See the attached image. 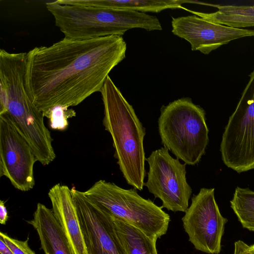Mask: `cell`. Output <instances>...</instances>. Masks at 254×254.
Here are the masks:
<instances>
[{"instance_id": "1", "label": "cell", "mask_w": 254, "mask_h": 254, "mask_svg": "<svg viewBox=\"0 0 254 254\" xmlns=\"http://www.w3.org/2000/svg\"><path fill=\"white\" fill-rule=\"evenodd\" d=\"M122 36L92 39L64 38L27 52L25 81L35 107L45 113L69 108L100 92L110 72L126 58Z\"/></svg>"}, {"instance_id": "2", "label": "cell", "mask_w": 254, "mask_h": 254, "mask_svg": "<svg viewBox=\"0 0 254 254\" xmlns=\"http://www.w3.org/2000/svg\"><path fill=\"white\" fill-rule=\"evenodd\" d=\"M100 92L104 105L103 124L111 135L114 157L127 183L142 190L146 177L145 128L109 76Z\"/></svg>"}, {"instance_id": "3", "label": "cell", "mask_w": 254, "mask_h": 254, "mask_svg": "<svg viewBox=\"0 0 254 254\" xmlns=\"http://www.w3.org/2000/svg\"><path fill=\"white\" fill-rule=\"evenodd\" d=\"M45 5L53 16L56 26L68 39L122 36L133 28L148 31L162 29L157 17L142 12L85 5L70 0L47 2Z\"/></svg>"}, {"instance_id": "4", "label": "cell", "mask_w": 254, "mask_h": 254, "mask_svg": "<svg viewBox=\"0 0 254 254\" xmlns=\"http://www.w3.org/2000/svg\"><path fill=\"white\" fill-rule=\"evenodd\" d=\"M161 143L186 165H195L205 152L209 130L205 112L189 97L163 106L158 120Z\"/></svg>"}, {"instance_id": "5", "label": "cell", "mask_w": 254, "mask_h": 254, "mask_svg": "<svg viewBox=\"0 0 254 254\" xmlns=\"http://www.w3.org/2000/svg\"><path fill=\"white\" fill-rule=\"evenodd\" d=\"M136 190L123 189L100 180L82 192L111 217L126 222L149 236L160 238L166 234L170 216L161 206L141 197Z\"/></svg>"}, {"instance_id": "6", "label": "cell", "mask_w": 254, "mask_h": 254, "mask_svg": "<svg viewBox=\"0 0 254 254\" xmlns=\"http://www.w3.org/2000/svg\"><path fill=\"white\" fill-rule=\"evenodd\" d=\"M249 76L220 145L224 163L238 173L254 169V69Z\"/></svg>"}, {"instance_id": "7", "label": "cell", "mask_w": 254, "mask_h": 254, "mask_svg": "<svg viewBox=\"0 0 254 254\" xmlns=\"http://www.w3.org/2000/svg\"><path fill=\"white\" fill-rule=\"evenodd\" d=\"M146 161L149 171L144 186L162 201V208L185 212L192 193L187 181L186 164L172 157L165 147L153 151Z\"/></svg>"}, {"instance_id": "8", "label": "cell", "mask_w": 254, "mask_h": 254, "mask_svg": "<svg viewBox=\"0 0 254 254\" xmlns=\"http://www.w3.org/2000/svg\"><path fill=\"white\" fill-rule=\"evenodd\" d=\"M189 241L197 250L218 254L227 219L221 214L214 197V189H200L182 219Z\"/></svg>"}, {"instance_id": "9", "label": "cell", "mask_w": 254, "mask_h": 254, "mask_svg": "<svg viewBox=\"0 0 254 254\" xmlns=\"http://www.w3.org/2000/svg\"><path fill=\"white\" fill-rule=\"evenodd\" d=\"M37 161L26 140L4 115H0V176L7 178L16 189L27 191L35 182L34 165Z\"/></svg>"}, {"instance_id": "10", "label": "cell", "mask_w": 254, "mask_h": 254, "mask_svg": "<svg viewBox=\"0 0 254 254\" xmlns=\"http://www.w3.org/2000/svg\"><path fill=\"white\" fill-rule=\"evenodd\" d=\"M76 208L88 254H127L115 229L112 218L73 187Z\"/></svg>"}, {"instance_id": "11", "label": "cell", "mask_w": 254, "mask_h": 254, "mask_svg": "<svg viewBox=\"0 0 254 254\" xmlns=\"http://www.w3.org/2000/svg\"><path fill=\"white\" fill-rule=\"evenodd\" d=\"M172 33L190 43L192 51L208 55L237 39L254 36V30L233 28L195 15L172 17Z\"/></svg>"}, {"instance_id": "12", "label": "cell", "mask_w": 254, "mask_h": 254, "mask_svg": "<svg viewBox=\"0 0 254 254\" xmlns=\"http://www.w3.org/2000/svg\"><path fill=\"white\" fill-rule=\"evenodd\" d=\"M52 211L69 243L73 254H88L71 189L57 184L48 192Z\"/></svg>"}, {"instance_id": "13", "label": "cell", "mask_w": 254, "mask_h": 254, "mask_svg": "<svg viewBox=\"0 0 254 254\" xmlns=\"http://www.w3.org/2000/svg\"><path fill=\"white\" fill-rule=\"evenodd\" d=\"M37 231L45 254H73L69 243L52 209L38 203L28 221Z\"/></svg>"}, {"instance_id": "14", "label": "cell", "mask_w": 254, "mask_h": 254, "mask_svg": "<svg viewBox=\"0 0 254 254\" xmlns=\"http://www.w3.org/2000/svg\"><path fill=\"white\" fill-rule=\"evenodd\" d=\"M74 3L92 6L117 9L159 12L167 9L186 8L185 3H196L195 1L185 0H70Z\"/></svg>"}, {"instance_id": "15", "label": "cell", "mask_w": 254, "mask_h": 254, "mask_svg": "<svg viewBox=\"0 0 254 254\" xmlns=\"http://www.w3.org/2000/svg\"><path fill=\"white\" fill-rule=\"evenodd\" d=\"M207 5L216 7L218 10L211 13L186 10L209 21L233 28L254 26V5Z\"/></svg>"}, {"instance_id": "16", "label": "cell", "mask_w": 254, "mask_h": 254, "mask_svg": "<svg viewBox=\"0 0 254 254\" xmlns=\"http://www.w3.org/2000/svg\"><path fill=\"white\" fill-rule=\"evenodd\" d=\"M112 218V217H111ZM117 234L127 254H158L156 236L150 237L138 229L112 218Z\"/></svg>"}, {"instance_id": "17", "label": "cell", "mask_w": 254, "mask_h": 254, "mask_svg": "<svg viewBox=\"0 0 254 254\" xmlns=\"http://www.w3.org/2000/svg\"><path fill=\"white\" fill-rule=\"evenodd\" d=\"M230 204L242 226L254 231V191L237 187Z\"/></svg>"}, {"instance_id": "18", "label": "cell", "mask_w": 254, "mask_h": 254, "mask_svg": "<svg viewBox=\"0 0 254 254\" xmlns=\"http://www.w3.org/2000/svg\"><path fill=\"white\" fill-rule=\"evenodd\" d=\"M43 115L44 117L49 119V126L52 129L64 130L68 127V119L75 116L76 113L74 111L67 107L57 106Z\"/></svg>"}, {"instance_id": "19", "label": "cell", "mask_w": 254, "mask_h": 254, "mask_svg": "<svg viewBox=\"0 0 254 254\" xmlns=\"http://www.w3.org/2000/svg\"><path fill=\"white\" fill-rule=\"evenodd\" d=\"M0 238L14 254H36L28 245V238L25 241H20L11 238L2 232L0 233Z\"/></svg>"}, {"instance_id": "20", "label": "cell", "mask_w": 254, "mask_h": 254, "mask_svg": "<svg viewBox=\"0 0 254 254\" xmlns=\"http://www.w3.org/2000/svg\"><path fill=\"white\" fill-rule=\"evenodd\" d=\"M234 254H254V245L250 246L241 240L236 241Z\"/></svg>"}, {"instance_id": "21", "label": "cell", "mask_w": 254, "mask_h": 254, "mask_svg": "<svg viewBox=\"0 0 254 254\" xmlns=\"http://www.w3.org/2000/svg\"><path fill=\"white\" fill-rule=\"evenodd\" d=\"M8 219L7 209L5 206L4 201L0 200V223L5 225Z\"/></svg>"}, {"instance_id": "22", "label": "cell", "mask_w": 254, "mask_h": 254, "mask_svg": "<svg viewBox=\"0 0 254 254\" xmlns=\"http://www.w3.org/2000/svg\"><path fill=\"white\" fill-rule=\"evenodd\" d=\"M0 254H14L1 238H0Z\"/></svg>"}]
</instances>
